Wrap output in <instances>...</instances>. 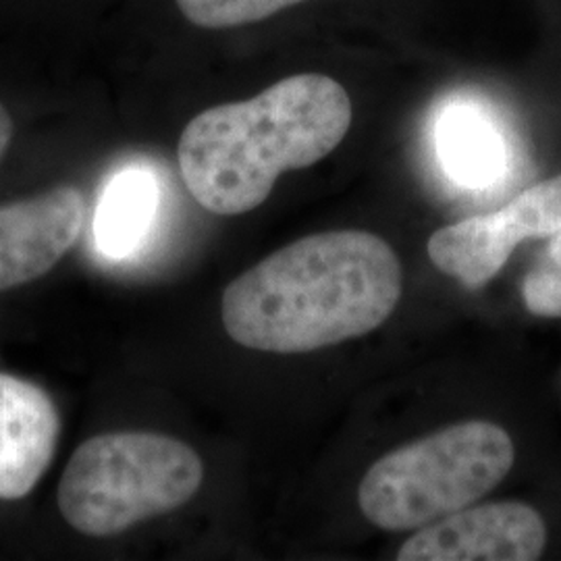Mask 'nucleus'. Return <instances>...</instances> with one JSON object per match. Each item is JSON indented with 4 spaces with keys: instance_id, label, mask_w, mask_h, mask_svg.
<instances>
[{
    "instance_id": "12",
    "label": "nucleus",
    "mask_w": 561,
    "mask_h": 561,
    "mask_svg": "<svg viewBox=\"0 0 561 561\" xmlns=\"http://www.w3.org/2000/svg\"><path fill=\"white\" fill-rule=\"evenodd\" d=\"M522 296L528 312L542 319H561V261L549 252L526 275Z\"/></svg>"
},
{
    "instance_id": "14",
    "label": "nucleus",
    "mask_w": 561,
    "mask_h": 561,
    "mask_svg": "<svg viewBox=\"0 0 561 561\" xmlns=\"http://www.w3.org/2000/svg\"><path fill=\"white\" fill-rule=\"evenodd\" d=\"M547 252H549L551 256H556L558 261H561V231L558 233V236H553V240H551V243H549Z\"/></svg>"
},
{
    "instance_id": "7",
    "label": "nucleus",
    "mask_w": 561,
    "mask_h": 561,
    "mask_svg": "<svg viewBox=\"0 0 561 561\" xmlns=\"http://www.w3.org/2000/svg\"><path fill=\"white\" fill-rule=\"evenodd\" d=\"M85 201L60 185L0 206V291L41 279L80 240Z\"/></svg>"
},
{
    "instance_id": "3",
    "label": "nucleus",
    "mask_w": 561,
    "mask_h": 561,
    "mask_svg": "<svg viewBox=\"0 0 561 561\" xmlns=\"http://www.w3.org/2000/svg\"><path fill=\"white\" fill-rule=\"evenodd\" d=\"M204 481L201 456L159 433H106L81 443L59 482L60 514L85 537H115L190 502Z\"/></svg>"
},
{
    "instance_id": "4",
    "label": "nucleus",
    "mask_w": 561,
    "mask_h": 561,
    "mask_svg": "<svg viewBox=\"0 0 561 561\" xmlns=\"http://www.w3.org/2000/svg\"><path fill=\"white\" fill-rule=\"evenodd\" d=\"M514 458L510 435L493 422L445 426L366 470L362 514L381 530H419L479 502L507 477Z\"/></svg>"
},
{
    "instance_id": "13",
    "label": "nucleus",
    "mask_w": 561,
    "mask_h": 561,
    "mask_svg": "<svg viewBox=\"0 0 561 561\" xmlns=\"http://www.w3.org/2000/svg\"><path fill=\"white\" fill-rule=\"evenodd\" d=\"M11 138H13V121H11V115L7 113V108L0 104V159L7 152Z\"/></svg>"
},
{
    "instance_id": "8",
    "label": "nucleus",
    "mask_w": 561,
    "mask_h": 561,
    "mask_svg": "<svg viewBox=\"0 0 561 561\" xmlns=\"http://www.w3.org/2000/svg\"><path fill=\"white\" fill-rule=\"evenodd\" d=\"M60 416L34 382L0 373V500L18 502L41 482L55 458Z\"/></svg>"
},
{
    "instance_id": "5",
    "label": "nucleus",
    "mask_w": 561,
    "mask_h": 561,
    "mask_svg": "<svg viewBox=\"0 0 561 561\" xmlns=\"http://www.w3.org/2000/svg\"><path fill=\"white\" fill-rule=\"evenodd\" d=\"M561 231V175L524 190L495 213L442 227L428 240V259L442 271L477 289L493 279L514 248L530 238Z\"/></svg>"
},
{
    "instance_id": "11",
    "label": "nucleus",
    "mask_w": 561,
    "mask_h": 561,
    "mask_svg": "<svg viewBox=\"0 0 561 561\" xmlns=\"http://www.w3.org/2000/svg\"><path fill=\"white\" fill-rule=\"evenodd\" d=\"M183 18L198 27L225 30L273 18L304 0H175Z\"/></svg>"
},
{
    "instance_id": "1",
    "label": "nucleus",
    "mask_w": 561,
    "mask_h": 561,
    "mask_svg": "<svg viewBox=\"0 0 561 561\" xmlns=\"http://www.w3.org/2000/svg\"><path fill=\"white\" fill-rule=\"evenodd\" d=\"M401 283L400 259L379 236L317 233L231 280L222 324L248 350L306 354L381 327L400 304Z\"/></svg>"
},
{
    "instance_id": "10",
    "label": "nucleus",
    "mask_w": 561,
    "mask_h": 561,
    "mask_svg": "<svg viewBox=\"0 0 561 561\" xmlns=\"http://www.w3.org/2000/svg\"><path fill=\"white\" fill-rule=\"evenodd\" d=\"M159 208V183L148 169L129 167L102 190L94 219L96 245L104 256L125 259L146 240Z\"/></svg>"
},
{
    "instance_id": "6",
    "label": "nucleus",
    "mask_w": 561,
    "mask_h": 561,
    "mask_svg": "<svg viewBox=\"0 0 561 561\" xmlns=\"http://www.w3.org/2000/svg\"><path fill=\"white\" fill-rule=\"evenodd\" d=\"M547 528L520 502L468 505L419 528L401 545L400 561H533L541 558Z\"/></svg>"
},
{
    "instance_id": "2",
    "label": "nucleus",
    "mask_w": 561,
    "mask_h": 561,
    "mask_svg": "<svg viewBox=\"0 0 561 561\" xmlns=\"http://www.w3.org/2000/svg\"><path fill=\"white\" fill-rule=\"evenodd\" d=\"M350 125L352 101L340 81L291 76L190 121L178 148L181 178L202 208L243 215L271 196L280 173L329 157Z\"/></svg>"
},
{
    "instance_id": "9",
    "label": "nucleus",
    "mask_w": 561,
    "mask_h": 561,
    "mask_svg": "<svg viewBox=\"0 0 561 561\" xmlns=\"http://www.w3.org/2000/svg\"><path fill=\"white\" fill-rule=\"evenodd\" d=\"M437 154L445 173L468 187H484L500 180L505 146L495 123L479 106L456 102L437 123Z\"/></svg>"
}]
</instances>
